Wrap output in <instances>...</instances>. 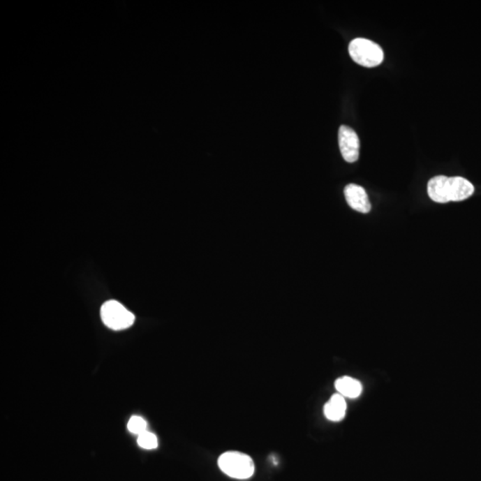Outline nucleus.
Returning <instances> with one entry per match:
<instances>
[{
	"label": "nucleus",
	"instance_id": "f257e3e1",
	"mask_svg": "<svg viewBox=\"0 0 481 481\" xmlns=\"http://www.w3.org/2000/svg\"><path fill=\"white\" fill-rule=\"evenodd\" d=\"M218 463L223 473L233 479H250L255 473L253 460L241 452H225L219 458Z\"/></svg>",
	"mask_w": 481,
	"mask_h": 481
},
{
	"label": "nucleus",
	"instance_id": "f03ea898",
	"mask_svg": "<svg viewBox=\"0 0 481 481\" xmlns=\"http://www.w3.org/2000/svg\"><path fill=\"white\" fill-rule=\"evenodd\" d=\"M348 52L355 63L368 68L379 66L384 58L383 48L379 45L363 38L352 40L348 46Z\"/></svg>",
	"mask_w": 481,
	"mask_h": 481
},
{
	"label": "nucleus",
	"instance_id": "7ed1b4c3",
	"mask_svg": "<svg viewBox=\"0 0 481 481\" xmlns=\"http://www.w3.org/2000/svg\"><path fill=\"white\" fill-rule=\"evenodd\" d=\"M101 318L104 324L114 331L131 327L135 322L133 313L128 311L124 305L116 300H109L102 306Z\"/></svg>",
	"mask_w": 481,
	"mask_h": 481
},
{
	"label": "nucleus",
	"instance_id": "20e7f679",
	"mask_svg": "<svg viewBox=\"0 0 481 481\" xmlns=\"http://www.w3.org/2000/svg\"><path fill=\"white\" fill-rule=\"evenodd\" d=\"M339 145L342 157L347 163H355L360 157V142L356 132L348 126L341 125L339 130Z\"/></svg>",
	"mask_w": 481,
	"mask_h": 481
},
{
	"label": "nucleus",
	"instance_id": "39448f33",
	"mask_svg": "<svg viewBox=\"0 0 481 481\" xmlns=\"http://www.w3.org/2000/svg\"><path fill=\"white\" fill-rule=\"evenodd\" d=\"M474 186L461 177H452L445 182V197L447 202H461L469 198L474 193Z\"/></svg>",
	"mask_w": 481,
	"mask_h": 481
},
{
	"label": "nucleus",
	"instance_id": "423d86ee",
	"mask_svg": "<svg viewBox=\"0 0 481 481\" xmlns=\"http://www.w3.org/2000/svg\"><path fill=\"white\" fill-rule=\"evenodd\" d=\"M344 195L348 205L355 211L367 214L372 209L367 193L362 186L350 184L345 187Z\"/></svg>",
	"mask_w": 481,
	"mask_h": 481
},
{
	"label": "nucleus",
	"instance_id": "0eeeda50",
	"mask_svg": "<svg viewBox=\"0 0 481 481\" xmlns=\"http://www.w3.org/2000/svg\"><path fill=\"white\" fill-rule=\"evenodd\" d=\"M347 411V404L341 394H334L325 404L324 413L325 417L332 422H340L344 418Z\"/></svg>",
	"mask_w": 481,
	"mask_h": 481
},
{
	"label": "nucleus",
	"instance_id": "6e6552de",
	"mask_svg": "<svg viewBox=\"0 0 481 481\" xmlns=\"http://www.w3.org/2000/svg\"><path fill=\"white\" fill-rule=\"evenodd\" d=\"M335 389L344 398L357 399L362 393L363 387L360 382L350 376L339 378L335 382Z\"/></svg>",
	"mask_w": 481,
	"mask_h": 481
},
{
	"label": "nucleus",
	"instance_id": "1a4fd4ad",
	"mask_svg": "<svg viewBox=\"0 0 481 481\" xmlns=\"http://www.w3.org/2000/svg\"><path fill=\"white\" fill-rule=\"evenodd\" d=\"M447 177L437 176L432 177L428 183L427 190L429 198L438 203H447L445 185Z\"/></svg>",
	"mask_w": 481,
	"mask_h": 481
},
{
	"label": "nucleus",
	"instance_id": "9d476101",
	"mask_svg": "<svg viewBox=\"0 0 481 481\" xmlns=\"http://www.w3.org/2000/svg\"><path fill=\"white\" fill-rule=\"evenodd\" d=\"M138 444L144 450H156L158 447V440L156 435L149 431L138 435Z\"/></svg>",
	"mask_w": 481,
	"mask_h": 481
},
{
	"label": "nucleus",
	"instance_id": "9b49d317",
	"mask_svg": "<svg viewBox=\"0 0 481 481\" xmlns=\"http://www.w3.org/2000/svg\"><path fill=\"white\" fill-rule=\"evenodd\" d=\"M128 431L131 434L140 435L147 431V422L140 416H132L128 424Z\"/></svg>",
	"mask_w": 481,
	"mask_h": 481
}]
</instances>
